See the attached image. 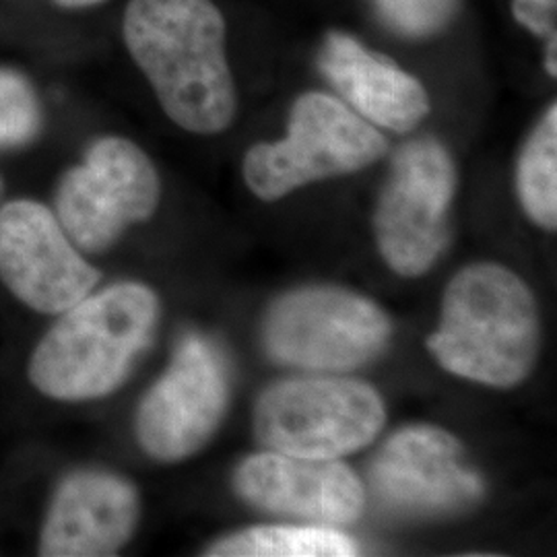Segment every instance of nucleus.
I'll list each match as a JSON object with an SVG mask.
<instances>
[{
  "label": "nucleus",
  "mask_w": 557,
  "mask_h": 557,
  "mask_svg": "<svg viewBox=\"0 0 557 557\" xmlns=\"http://www.w3.org/2000/svg\"><path fill=\"white\" fill-rule=\"evenodd\" d=\"M122 36L180 128L215 135L232 124L236 89L225 59V21L211 0H131Z\"/></svg>",
  "instance_id": "1"
},
{
  "label": "nucleus",
  "mask_w": 557,
  "mask_h": 557,
  "mask_svg": "<svg viewBox=\"0 0 557 557\" xmlns=\"http://www.w3.org/2000/svg\"><path fill=\"white\" fill-rule=\"evenodd\" d=\"M370 483L388 510L405 517L457 515L483 496V479L465 462L460 442L432 425H411L388 438Z\"/></svg>",
  "instance_id": "11"
},
{
  "label": "nucleus",
  "mask_w": 557,
  "mask_h": 557,
  "mask_svg": "<svg viewBox=\"0 0 557 557\" xmlns=\"http://www.w3.org/2000/svg\"><path fill=\"white\" fill-rule=\"evenodd\" d=\"M518 197L527 215L543 230L557 225V108L552 106L518 161Z\"/></svg>",
  "instance_id": "16"
},
{
  "label": "nucleus",
  "mask_w": 557,
  "mask_h": 557,
  "mask_svg": "<svg viewBox=\"0 0 557 557\" xmlns=\"http://www.w3.org/2000/svg\"><path fill=\"white\" fill-rule=\"evenodd\" d=\"M215 557H347L358 543L331 527H255L221 539L209 552Z\"/></svg>",
  "instance_id": "15"
},
{
  "label": "nucleus",
  "mask_w": 557,
  "mask_h": 557,
  "mask_svg": "<svg viewBox=\"0 0 557 557\" xmlns=\"http://www.w3.org/2000/svg\"><path fill=\"white\" fill-rule=\"evenodd\" d=\"M556 7L557 0H515L512 11L518 23L529 27L547 41L545 66L552 77H556Z\"/></svg>",
  "instance_id": "19"
},
{
  "label": "nucleus",
  "mask_w": 557,
  "mask_h": 557,
  "mask_svg": "<svg viewBox=\"0 0 557 557\" xmlns=\"http://www.w3.org/2000/svg\"><path fill=\"white\" fill-rule=\"evenodd\" d=\"M386 153V139L343 101L326 94L298 98L289 133L248 151L244 178L262 200H277L317 180L354 174Z\"/></svg>",
  "instance_id": "4"
},
{
  "label": "nucleus",
  "mask_w": 557,
  "mask_h": 557,
  "mask_svg": "<svg viewBox=\"0 0 557 557\" xmlns=\"http://www.w3.org/2000/svg\"><path fill=\"white\" fill-rule=\"evenodd\" d=\"M44 110L34 83L13 69H0V149L25 147L40 137Z\"/></svg>",
  "instance_id": "17"
},
{
  "label": "nucleus",
  "mask_w": 557,
  "mask_h": 557,
  "mask_svg": "<svg viewBox=\"0 0 557 557\" xmlns=\"http://www.w3.org/2000/svg\"><path fill=\"white\" fill-rule=\"evenodd\" d=\"M539 349L537 304L522 278L481 262L450 281L430 351L460 379L508 388L527 379Z\"/></svg>",
  "instance_id": "3"
},
{
  "label": "nucleus",
  "mask_w": 557,
  "mask_h": 557,
  "mask_svg": "<svg viewBox=\"0 0 557 557\" xmlns=\"http://www.w3.org/2000/svg\"><path fill=\"white\" fill-rule=\"evenodd\" d=\"M40 338L27 379L41 397L81 403L114 393L149 345L160 299L143 283H116L89 294Z\"/></svg>",
  "instance_id": "2"
},
{
  "label": "nucleus",
  "mask_w": 557,
  "mask_h": 557,
  "mask_svg": "<svg viewBox=\"0 0 557 557\" xmlns=\"http://www.w3.org/2000/svg\"><path fill=\"white\" fill-rule=\"evenodd\" d=\"M0 193H2V178H0Z\"/></svg>",
  "instance_id": "21"
},
{
  "label": "nucleus",
  "mask_w": 557,
  "mask_h": 557,
  "mask_svg": "<svg viewBox=\"0 0 557 557\" xmlns=\"http://www.w3.org/2000/svg\"><path fill=\"white\" fill-rule=\"evenodd\" d=\"M100 278L57 213L40 200H9L0 207V281L23 306L59 317L87 298Z\"/></svg>",
  "instance_id": "10"
},
{
  "label": "nucleus",
  "mask_w": 557,
  "mask_h": 557,
  "mask_svg": "<svg viewBox=\"0 0 557 557\" xmlns=\"http://www.w3.org/2000/svg\"><path fill=\"white\" fill-rule=\"evenodd\" d=\"M384 418L379 393L358 380H287L260 397L255 430L273 453L329 460L374 442Z\"/></svg>",
  "instance_id": "5"
},
{
  "label": "nucleus",
  "mask_w": 557,
  "mask_h": 557,
  "mask_svg": "<svg viewBox=\"0 0 557 557\" xmlns=\"http://www.w3.org/2000/svg\"><path fill=\"white\" fill-rule=\"evenodd\" d=\"M54 4H59L62 9H87V7H96L106 0H52Z\"/></svg>",
  "instance_id": "20"
},
{
  "label": "nucleus",
  "mask_w": 557,
  "mask_h": 557,
  "mask_svg": "<svg viewBox=\"0 0 557 557\" xmlns=\"http://www.w3.org/2000/svg\"><path fill=\"white\" fill-rule=\"evenodd\" d=\"M139 512V492L128 479L101 469L73 471L52 494L38 554L116 556L135 535Z\"/></svg>",
  "instance_id": "12"
},
{
  "label": "nucleus",
  "mask_w": 557,
  "mask_h": 557,
  "mask_svg": "<svg viewBox=\"0 0 557 557\" xmlns=\"http://www.w3.org/2000/svg\"><path fill=\"white\" fill-rule=\"evenodd\" d=\"M455 165L432 139L400 147L376 209V239L388 267L405 277L423 275L448 244Z\"/></svg>",
  "instance_id": "8"
},
{
  "label": "nucleus",
  "mask_w": 557,
  "mask_h": 557,
  "mask_svg": "<svg viewBox=\"0 0 557 557\" xmlns=\"http://www.w3.org/2000/svg\"><path fill=\"white\" fill-rule=\"evenodd\" d=\"M160 197V176L147 153L133 140L101 137L62 174L57 218L81 252L100 255L126 227L149 220Z\"/></svg>",
  "instance_id": "6"
},
{
  "label": "nucleus",
  "mask_w": 557,
  "mask_h": 557,
  "mask_svg": "<svg viewBox=\"0 0 557 557\" xmlns=\"http://www.w3.org/2000/svg\"><path fill=\"white\" fill-rule=\"evenodd\" d=\"M391 320L372 299L337 287H308L278 299L264 322L273 358L310 372H345L376 358Z\"/></svg>",
  "instance_id": "7"
},
{
  "label": "nucleus",
  "mask_w": 557,
  "mask_h": 557,
  "mask_svg": "<svg viewBox=\"0 0 557 557\" xmlns=\"http://www.w3.org/2000/svg\"><path fill=\"white\" fill-rule=\"evenodd\" d=\"M242 498L260 510L335 527L358 520L363 485L335 458H301L262 453L246 458L234 478Z\"/></svg>",
  "instance_id": "13"
},
{
  "label": "nucleus",
  "mask_w": 557,
  "mask_h": 557,
  "mask_svg": "<svg viewBox=\"0 0 557 557\" xmlns=\"http://www.w3.org/2000/svg\"><path fill=\"white\" fill-rule=\"evenodd\" d=\"M227 398L230 374L220 349L199 335L182 338L168 370L140 400V448L160 462L193 457L220 428Z\"/></svg>",
  "instance_id": "9"
},
{
  "label": "nucleus",
  "mask_w": 557,
  "mask_h": 557,
  "mask_svg": "<svg viewBox=\"0 0 557 557\" xmlns=\"http://www.w3.org/2000/svg\"><path fill=\"white\" fill-rule=\"evenodd\" d=\"M319 66L356 114L382 128L409 133L430 112V98L416 77L345 34L324 40Z\"/></svg>",
  "instance_id": "14"
},
{
  "label": "nucleus",
  "mask_w": 557,
  "mask_h": 557,
  "mask_svg": "<svg viewBox=\"0 0 557 557\" xmlns=\"http://www.w3.org/2000/svg\"><path fill=\"white\" fill-rule=\"evenodd\" d=\"M382 21L407 38L438 34L457 13L458 0H374Z\"/></svg>",
  "instance_id": "18"
}]
</instances>
